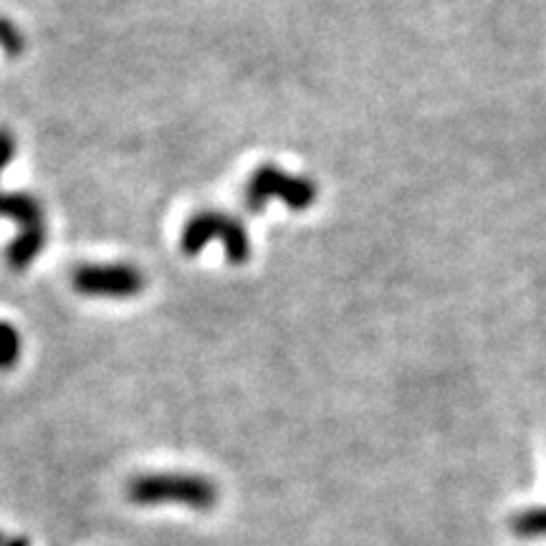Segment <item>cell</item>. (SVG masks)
I'll return each instance as SVG.
<instances>
[{
    "mask_svg": "<svg viewBox=\"0 0 546 546\" xmlns=\"http://www.w3.org/2000/svg\"><path fill=\"white\" fill-rule=\"evenodd\" d=\"M16 155V137L6 127H0V172ZM0 218H13L18 236L8 246L6 256L13 271H26L38 253L46 246V215L41 203L26 193H3L0 190Z\"/></svg>",
    "mask_w": 546,
    "mask_h": 546,
    "instance_id": "obj_1",
    "label": "cell"
},
{
    "mask_svg": "<svg viewBox=\"0 0 546 546\" xmlns=\"http://www.w3.org/2000/svg\"><path fill=\"white\" fill-rule=\"evenodd\" d=\"M127 498L134 506L180 504L193 511H213L220 491L215 481L198 473H142L127 483Z\"/></svg>",
    "mask_w": 546,
    "mask_h": 546,
    "instance_id": "obj_2",
    "label": "cell"
},
{
    "mask_svg": "<svg viewBox=\"0 0 546 546\" xmlns=\"http://www.w3.org/2000/svg\"><path fill=\"white\" fill-rule=\"evenodd\" d=\"M220 241L225 256L233 266H243L251 258V236L246 225L228 213L203 210L185 223L180 233V251L185 256H198L210 241Z\"/></svg>",
    "mask_w": 546,
    "mask_h": 546,
    "instance_id": "obj_3",
    "label": "cell"
},
{
    "mask_svg": "<svg viewBox=\"0 0 546 546\" xmlns=\"http://www.w3.org/2000/svg\"><path fill=\"white\" fill-rule=\"evenodd\" d=\"M273 198H279L291 210H309L316 203V185L309 177L291 175L276 165H261L243 193L248 213H261Z\"/></svg>",
    "mask_w": 546,
    "mask_h": 546,
    "instance_id": "obj_4",
    "label": "cell"
},
{
    "mask_svg": "<svg viewBox=\"0 0 546 546\" xmlns=\"http://www.w3.org/2000/svg\"><path fill=\"white\" fill-rule=\"evenodd\" d=\"M71 286L94 299H132L145 291V273L132 263H84L71 273Z\"/></svg>",
    "mask_w": 546,
    "mask_h": 546,
    "instance_id": "obj_5",
    "label": "cell"
},
{
    "mask_svg": "<svg viewBox=\"0 0 546 546\" xmlns=\"http://www.w3.org/2000/svg\"><path fill=\"white\" fill-rule=\"evenodd\" d=\"M23 354V337L11 322H0V370H13Z\"/></svg>",
    "mask_w": 546,
    "mask_h": 546,
    "instance_id": "obj_6",
    "label": "cell"
},
{
    "mask_svg": "<svg viewBox=\"0 0 546 546\" xmlns=\"http://www.w3.org/2000/svg\"><path fill=\"white\" fill-rule=\"evenodd\" d=\"M511 531L521 539H536V536H546V506L539 509H526L511 519Z\"/></svg>",
    "mask_w": 546,
    "mask_h": 546,
    "instance_id": "obj_7",
    "label": "cell"
},
{
    "mask_svg": "<svg viewBox=\"0 0 546 546\" xmlns=\"http://www.w3.org/2000/svg\"><path fill=\"white\" fill-rule=\"evenodd\" d=\"M0 49L8 56H18L23 51V33L8 18H0Z\"/></svg>",
    "mask_w": 546,
    "mask_h": 546,
    "instance_id": "obj_8",
    "label": "cell"
},
{
    "mask_svg": "<svg viewBox=\"0 0 546 546\" xmlns=\"http://www.w3.org/2000/svg\"><path fill=\"white\" fill-rule=\"evenodd\" d=\"M3 546H31V539L28 536H8Z\"/></svg>",
    "mask_w": 546,
    "mask_h": 546,
    "instance_id": "obj_9",
    "label": "cell"
}]
</instances>
